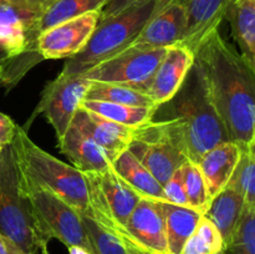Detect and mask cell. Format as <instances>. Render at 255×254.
Here are the masks:
<instances>
[{
	"label": "cell",
	"mask_w": 255,
	"mask_h": 254,
	"mask_svg": "<svg viewBox=\"0 0 255 254\" xmlns=\"http://www.w3.org/2000/svg\"><path fill=\"white\" fill-rule=\"evenodd\" d=\"M194 62L231 141L242 148L255 146V70L222 37L218 27L199 42Z\"/></svg>",
	"instance_id": "1"
},
{
	"label": "cell",
	"mask_w": 255,
	"mask_h": 254,
	"mask_svg": "<svg viewBox=\"0 0 255 254\" xmlns=\"http://www.w3.org/2000/svg\"><path fill=\"white\" fill-rule=\"evenodd\" d=\"M0 234L22 254L47 248L39 233L11 146L0 151Z\"/></svg>",
	"instance_id": "5"
},
{
	"label": "cell",
	"mask_w": 255,
	"mask_h": 254,
	"mask_svg": "<svg viewBox=\"0 0 255 254\" xmlns=\"http://www.w3.org/2000/svg\"><path fill=\"white\" fill-rule=\"evenodd\" d=\"M40 17L26 0H0V46L30 67L42 60L37 52Z\"/></svg>",
	"instance_id": "7"
},
{
	"label": "cell",
	"mask_w": 255,
	"mask_h": 254,
	"mask_svg": "<svg viewBox=\"0 0 255 254\" xmlns=\"http://www.w3.org/2000/svg\"><path fill=\"white\" fill-rule=\"evenodd\" d=\"M80 107L90 112H94L110 121L128 127H138L149 122L153 116L154 110H156V107L128 106V105L89 99L82 100Z\"/></svg>",
	"instance_id": "24"
},
{
	"label": "cell",
	"mask_w": 255,
	"mask_h": 254,
	"mask_svg": "<svg viewBox=\"0 0 255 254\" xmlns=\"http://www.w3.org/2000/svg\"><path fill=\"white\" fill-rule=\"evenodd\" d=\"M164 217L166 241L168 254H181L184 243L196 231L202 213L189 207L177 206L159 201Z\"/></svg>",
	"instance_id": "22"
},
{
	"label": "cell",
	"mask_w": 255,
	"mask_h": 254,
	"mask_svg": "<svg viewBox=\"0 0 255 254\" xmlns=\"http://www.w3.org/2000/svg\"><path fill=\"white\" fill-rule=\"evenodd\" d=\"M107 0H56L50 5L40 17V32L56 24L87 14L92 11H100Z\"/></svg>",
	"instance_id": "26"
},
{
	"label": "cell",
	"mask_w": 255,
	"mask_h": 254,
	"mask_svg": "<svg viewBox=\"0 0 255 254\" xmlns=\"http://www.w3.org/2000/svg\"><path fill=\"white\" fill-rule=\"evenodd\" d=\"M67 248H69V254H92L91 252L87 251L86 248L80 246H71L67 247Z\"/></svg>",
	"instance_id": "38"
},
{
	"label": "cell",
	"mask_w": 255,
	"mask_h": 254,
	"mask_svg": "<svg viewBox=\"0 0 255 254\" xmlns=\"http://www.w3.org/2000/svg\"><path fill=\"white\" fill-rule=\"evenodd\" d=\"M128 149L163 186L177 168L186 161L163 125L151 120L134 127Z\"/></svg>",
	"instance_id": "9"
},
{
	"label": "cell",
	"mask_w": 255,
	"mask_h": 254,
	"mask_svg": "<svg viewBox=\"0 0 255 254\" xmlns=\"http://www.w3.org/2000/svg\"><path fill=\"white\" fill-rule=\"evenodd\" d=\"M227 187L238 192L247 204L255 206V146L242 148Z\"/></svg>",
	"instance_id": "28"
},
{
	"label": "cell",
	"mask_w": 255,
	"mask_h": 254,
	"mask_svg": "<svg viewBox=\"0 0 255 254\" xmlns=\"http://www.w3.org/2000/svg\"><path fill=\"white\" fill-rule=\"evenodd\" d=\"M194 64V52L184 45L167 47L146 94L156 106L171 100L181 89Z\"/></svg>",
	"instance_id": "15"
},
{
	"label": "cell",
	"mask_w": 255,
	"mask_h": 254,
	"mask_svg": "<svg viewBox=\"0 0 255 254\" xmlns=\"http://www.w3.org/2000/svg\"><path fill=\"white\" fill-rule=\"evenodd\" d=\"M162 188H163L164 202L177 204V206L188 207L186 187H184L183 179V168H182V166L173 172V174L162 186Z\"/></svg>",
	"instance_id": "32"
},
{
	"label": "cell",
	"mask_w": 255,
	"mask_h": 254,
	"mask_svg": "<svg viewBox=\"0 0 255 254\" xmlns=\"http://www.w3.org/2000/svg\"><path fill=\"white\" fill-rule=\"evenodd\" d=\"M32 254H49V253H47V248H45V249H41L40 252H36V253H32Z\"/></svg>",
	"instance_id": "41"
},
{
	"label": "cell",
	"mask_w": 255,
	"mask_h": 254,
	"mask_svg": "<svg viewBox=\"0 0 255 254\" xmlns=\"http://www.w3.org/2000/svg\"><path fill=\"white\" fill-rule=\"evenodd\" d=\"M9 253V242L0 234V254Z\"/></svg>",
	"instance_id": "39"
},
{
	"label": "cell",
	"mask_w": 255,
	"mask_h": 254,
	"mask_svg": "<svg viewBox=\"0 0 255 254\" xmlns=\"http://www.w3.org/2000/svg\"><path fill=\"white\" fill-rule=\"evenodd\" d=\"M246 204V201L238 192L226 187L211 199L202 214L218 229L223 239V247L231 241Z\"/></svg>",
	"instance_id": "21"
},
{
	"label": "cell",
	"mask_w": 255,
	"mask_h": 254,
	"mask_svg": "<svg viewBox=\"0 0 255 254\" xmlns=\"http://www.w3.org/2000/svg\"><path fill=\"white\" fill-rule=\"evenodd\" d=\"M59 149L71 161L72 166L84 172H102L111 167L117 156L102 148L95 139L74 121L61 138Z\"/></svg>",
	"instance_id": "16"
},
{
	"label": "cell",
	"mask_w": 255,
	"mask_h": 254,
	"mask_svg": "<svg viewBox=\"0 0 255 254\" xmlns=\"http://www.w3.org/2000/svg\"><path fill=\"white\" fill-rule=\"evenodd\" d=\"M15 132H16V124L9 116L0 112V151L4 147L11 144Z\"/></svg>",
	"instance_id": "33"
},
{
	"label": "cell",
	"mask_w": 255,
	"mask_h": 254,
	"mask_svg": "<svg viewBox=\"0 0 255 254\" xmlns=\"http://www.w3.org/2000/svg\"><path fill=\"white\" fill-rule=\"evenodd\" d=\"M167 0H141L119 14L99 20L84 49L65 62L61 74L84 75L102 61L128 49L148 20Z\"/></svg>",
	"instance_id": "3"
},
{
	"label": "cell",
	"mask_w": 255,
	"mask_h": 254,
	"mask_svg": "<svg viewBox=\"0 0 255 254\" xmlns=\"http://www.w3.org/2000/svg\"><path fill=\"white\" fill-rule=\"evenodd\" d=\"M111 167L141 197L164 201L162 184L128 149L121 152L112 162Z\"/></svg>",
	"instance_id": "23"
},
{
	"label": "cell",
	"mask_w": 255,
	"mask_h": 254,
	"mask_svg": "<svg viewBox=\"0 0 255 254\" xmlns=\"http://www.w3.org/2000/svg\"><path fill=\"white\" fill-rule=\"evenodd\" d=\"M90 86L91 81L81 75H64L61 72L45 86L36 112L44 115L54 128L57 139L70 127Z\"/></svg>",
	"instance_id": "12"
},
{
	"label": "cell",
	"mask_w": 255,
	"mask_h": 254,
	"mask_svg": "<svg viewBox=\"0 0 255 254\" xmlns=\"http://www.w3.org/2000/svg\"><path fill=\"white\" fill-rule=\"evenodd\" d=\"M81 221L92 254H127L122 239L111 229L100 224L89 212L81 213Z\"/></svg>",
	"instance_id": "27"
},
{
	"label": "cell",
	"mask_w": 255,
	"mask_h": 254,
	"mask_svg": "<svg viewBox=\"0 0 255 254\" xmlns=\"http://www.w3.org/2000/svg\"><path fill=\"white\" fill-rule=\"evenodd\" d=\"M217 254H223V253H222V252H219V253H217Z\"/></svg>",
	"instance_id": "42"
},
{
	"label": "cell",
	"mask_w": 255,
	"mask_h": 254,
	"mask_svg": "<svg viewBox=\"0 0 255 254\" xmlns=\"http://www.w3.org/2000/svg\"><path fill=\"white\" fill-rule=\"evenodd\" d=\"M138 1H141V0H107L106 4L100 10L99 20H104L110 16H114V15L119 14L120 11H122L126 7L131 6V5L136 4Z\"/></svg>",
	"instance_id": "34"
},
{
	"label": "cell",
	"mask_w": 255,
	"mask_h": 254,
	"mask_svg": "<svg viewBox=\"0 0 255 254\" xmlns=\"http://www.w3.org/2000/svg\"><path fill=\"white\" fill-rule=\"evenodd\" d=\"M117 236H119V234H117ZM119 237L122 239V242L125 243V247H126V249H127V254H152V253H149V252H147V251H144V249L137 247L136 244H133L132 242L127 241V239L124 238V237H121V236H119Z\"/></svg>",
	"instance_id": "37"
},
{
	"label": "cell",
	"mask_w": 255,
	"mask_h": 254,
	"mask_svg": "<svg viewBox=\"0 0 255 254\" xmlns=\"http://www.w3.org/2000/svg\"><path fill=\"white\" fill-rule=\"evenodd\" d=\"M182 168H183V179L188 207L203 214L211 202V198H209L208 189H207L201 169L197 166V163L188 159L184 161Z\"/></svg>",
	"instance_id": "31"
},
{
	"label": "cell",
	"mask_w": 255,
	"mask_h": 254,
	"mask_svg": "<svg viewBox=\"0 0 255 254\" xmlns=\"http://www.w3.org/2000/svg\"><path fill=\"white\" fill-rule=\"evenodd\" d=\"M152 120L163 125L186 159L194 163L211 148L231 141L196 62L177 94L156 106Z\"/></svg>",
	"instance_id": "2"
},
{
	"label": "cell",
	"mask_w": 255,
	"mask_h": 254,
	"mask_svg": "<svg viewBox=\"0 0 255 254\" xmlns=\"http://www.w3.org/2000/svg\"><path fill=\"white\" fill-rule=\"evenodd\" d=\"M187 31V12L182 0H167L148 20L129 49L156 50L181 45Z\"/></svg>",
	"instance_id": "14"
},
{
	"label": "cell",
	"mask_w": 255,
	"mask_h": 254,
	"mask_svg": "<svg viewBox=\"0 0 255 254\" xmlns=\"http://www.w3.org/2000/svg\"><path fill=\"white\" fill-rule=\"evenodd\" d=\"M222 253L255 254V206L246 204L238 226Z\"/></svg>",
	"instance_id": "29"
},
{
	"label": "cell",
	"mask_w": 255,
	"mask_h": 254,
	"mask_svg": "<svg viewBox=\"0 0 255 254\" xmlns=\"http://www.w3.org/2000/svg\"><path fill=\"white\" fill-rule=\"evenodd\" d=\"M0 49H2V47H1V46H0Z\"/></svg>",
	"instance_id": "43"
},
{
	"label": "cell",
	"mask_w": 255,
	"mask_h": 254,
	"mask_svg": "<svg viewBox=\"0 0 255 254\" xmlns=\"http://www.w3.org/2000/svg\"><path fill=\"white\" fill-rule=\"evenodd\" d=\"M89 187V212L125 226L142 197L128 186L112 167L102 172L85 173Z\"/></svg>",
	"instance_id": "11"
},
{
	"label": "cell",
	"mask_w": 255,
	"mask_h": 254,
	"mask_svg": "<svg viewBox=\"0 0 255 254\" xmlns=\"http://www.w3.org/2000/svg\"><path fill=\"white\" fill-rule=\"evenodd\" d=\"M239 54L255 70V0H232L224 14Z\"/></svg>",
	"instance_id": "20"
},
{
	"label": "cell",
	"mask_w": 255,
	"mask_h": 254,
	"mask_svg": "<svg viewBox=\"0 0 255 254\" xmlns=\"http://www.w3.org/2000/svg\"><path fill=\"white\" fill-rule=\"evenodd\" d=\"M55 1H56V0H26L27 4L31 7H34V9L36 10L37 12H40L41 15L44 14L45 10H46L50 5L54 4Z\"/></svg>",
	"instance_id": "36"
},
{
	"label": "cell",
	"mask_w": 255,
	"mask_h": 254,
	"mask_svg": "<svg viewBox=\"0 0 255 254\" xmlns=\"http://www.w3.org/2000/svg\"><path fill=\"white\" fill-rule=\"evenodd\" d=\"M89 212V211H87ZM90 213V212H89ZM91 214V213H90ZM100 224L152 254H168L164 217L159 201L142 197L125 226L100 214H91Z\"/></svg>",
	"instance_id": "10"
},
{
	"label": "cell",
	"mask_w": 255,
	"mask_h": 254,
	"mask_svg": "<svg viewBox=\"0 0 255 254\" xmlns=\"http://www.w3.org/2000/svg\"><path fill=\"white\" fill-rule=\"evenodd\" d=\"M85 99L128 105V106L156 107L154 102L144 92L122 85L106 84V82H91V86Z\"/></svg>",
	"instance_id": "25"
},
{
	"label": "cell",
	"mask_w": 255,
	"mask_h": 254,
	"mask_svg": "<svg viewBox=\"0 0 255 254\" xmlns=\"http://www.w3.org/2000/svg\"><path fill=\"white\" fill-rule=\"evenodd\" d=\"M167 47L156 50L126 49L102 61L81 76L91 82H106L131 87L146 94Z\"/></svg>",
	"instance_id": "8"
},
{
	"label": "cell",
	"mask_w": 255,
	"mask_h": 254,
	"mask_svg": "<svg viewBox=\"0 0 255 254\" xmlns=\"http://www.w3.org/2000/svg\"><path fill=\"white\" fill-rule=\"evenodd\" d=\"M72 121L86 131L97 144L115 156H119L121 152L128 148L134 128L110 121L81 107Z\"/></svg>",
	"instance_id": "19"
},
{
	"label": "cell",
	"mask_w": 255,
	"mask_h": 254,
	"mask_svg": "<svg viewBox=\"0 0 255 254\" xmlns=\"http://www.w3.org/2000/svg\"><path fill=\"white\" fill-rule=\"evenodd\" d=\"M223 249V239L218 229L202 216L196 231L184 243L181 254H217Z\"/></svg>",
	"instance_id": "30"
},
{
	"label": "cell",
	"mask_w": 255,
	"mask_h": 254,
	"mask_svg": "<svg viewBox=\"0 0 255 254\" xmlns=\"http://www.w3.org/2000/svg\"><path fill=\"white\" fill-rule=\"evenodd\" d=\"M10 146L20 171L27 178L54 192L80 213L89 211V187L84 172L47 153L17 125Z\"/></svg>",
	"instance_id": "4"
},
{
	"label": "cell",
	"mask_w": 255,
	"mask_h": 254,
	"mask_svg": "<svg viewBox=\"0 0 255 254\" xmlns=\"http://www.w3.org/2000/svg\"><path fill=\"white\" fill-rule=\"evenodd\" d=\"M187 12V31L183 42L194 52L211 30L217 29L232 0H182Z\"/></svg>",
	"instance_id": "18"
},
{
	"label": "cell",
	"mask_w": 255,
	"mask_h": 254,
	"mask_svg": "<svg viewBox=\"0 0 255 254\" xmlns=\"http://www.w3.org/2000/svg\"><path fill=\"white\" fill-rule=\"evenodd\" d=\"M7 254H22V253L19 251V249L15 248V247L9 242V253Z\"/></svg>",
	"instance_id": "40"
},
{
	"label": "cell",
	"mask_w": 255,
	"mask_h": 254,
	"mask_svg": "<svg viewBox=\"0 0 255 254\" xmlns=\"http://www.w3.org/2000/svg\"><path fill=\"white\" fill-rule=\"evenodd\" d=\"M12 57L4 49H0V86L10 87L9 66Z\"/></svg>",
	"instance_id": "35"
},
{
	"label": "cell",
	"mask_w": 255,
	"mask_h": 254,
	"mask_svg": "<svg viewBox=\"0 0 255 254\" xmlns=\"http://www.w3.org/2000/svg\"><path fill=\"white\" fill-rule=\"evenodd\" d=\"M100 11L87 12L44 30L37 36V52L42 60L70 59L79 54L91 37Z\"/></svg>",
	"instance_id": "13"
},
{
	"label": "cell",
	"mask_w": 255,
	"mask_h": 254,
	"mask_svg": "<svg viewBox=\"0 0 255 254\" xmlns=\"http://www.w3.org/2000/svg\"><path fill=\"white\" fill-rule=\"evenodd\" d=\"M241 152L239 144L227 141L207 151L197 162L211 199L227 187L241 157Z\"/></svg>",
	"instance_id": "17"
},
{
	"label": "cell",
	"mask_w": 255,
	"mask_h": 254,
	"mask_svg": "<svg viewBox=\"0 0 255 254\" xmlns=\"http://www.w3.org/2000/svg\"><path fill=\"white\" fill-rule=\"evenodd\" d=\"M21 178L31 203L37 231L42 238L47 243L55 238L66 247L80 246L91 252L82 226L81 213L54 192L27 178L22 172Z\"/></svg>",
	"instance_id": "6"
}]
</instances>
